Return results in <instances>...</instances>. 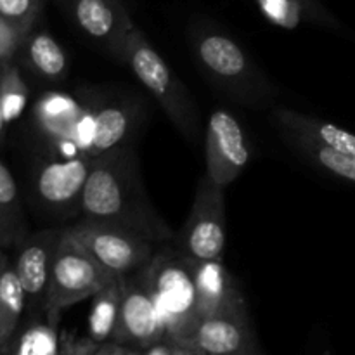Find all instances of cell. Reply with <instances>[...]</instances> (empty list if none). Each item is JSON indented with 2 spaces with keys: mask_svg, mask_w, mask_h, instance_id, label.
Segmentation results:
<instances>
[{
  "mask_svg": "<svg viewBox=\"0 0 355 355\" xmlns=\"http://www.w3.org/2000/svg\"><path fill=\"white\" fill-rule=\"evenodd\" d=\"M198 355H260L248 307L217 312L198 321L189 335Z\"/></svg>",
  "mask_w": 355,
  "mask_h": 355,
  "instance_id": "cell-13",
  "label": "cell"
},
{
  "mask_svg": "<svg viewBox=\"0 0 355 355\" xmlns=\"http://www.w3.org/2000/svg\"><path fill=\"white\" fill-rule=\"evenodd\" d=\"M40 10L42 0H0V17L30 30H33Z\"/></svg>",
  "mask_w": 355,
  "mask_h": 355,
  "instance_id": "cell-26",
  "label": "cell"
},
{
  "mask_svg": "<svg viewBox=\"0 0 355 355\" xmlns=\"http://www.w3.org/2000/svg\"><path fill=\"white\" fill-rule=\"evenodd\" d=\"M189 44L201 71L225 96L250 107L272 103L274 87L229 35L196 24L189 31Z\"/></svg>",
  "mask_w": 355,
  "mask_h": 355,
  "instance_id": "cell-2",
  "label": "cell"
},
{
  "mask_svg": "<svg viewBox=\"0 0 355 355\" xmlns=\"http://www.w3.org/2000/svg\"><path fill=\"white\" fill-rule=\"evenodd\" d=\"M24 59L40 78L47 82H61L69 71V59L64 49L49 31H31L24 42Z\"/></svg>",
  "mask_w": 355,
  "mask_h": 355,
  "instance_id": "cell-19",
  "label": "cell"
},
{
  "mask_svg": "<svg viewBox=\"0 0 355 355\" xmlns=\"http://www.w3.org/2000/svg\"><path fill=\"white\" fill-rule=\"evenodd\" d=\"M142 274L165 321L166 336L189 338L198 322L196 262L166 243L158 246Z\"/></svg>",
  "mask_w": 355,
  "mask_h": 355,
  "instance_id": "cell-4",
  "label": "cell"
},
{
  "mask_svg": "<svg viewBox=\"0 0 355 355\" xmlns=\"http://www.w3.org/2000/svg\"><path fill=\"white\" fill-rule=\"evenodd\" d=\"M272 118L286 141L302 139V141L355 158V135L352 132L343 130L336 125L326 123L305 113H298L290 107H276Z\"/></svg>",
  "mask_w": 355,
  "mask_h": 355,
  "instance_id": "cell-16",
  "label": "cell"
},
{
  "mask_svg": "<svg viewBox=\"0 0 355 355\" xmlns=\"http://www.w3.org/2000/svg\"><path fill=\"white\" fill-rule=\"evenodd\" d=\"M90 163L92 158L83 155L42 159L33 179L38 201L54 214H80V200Z\"/></svg>",
  "mask_w": 355,
  "mask_h": 355,
  "instance_id": "cell-12",
  "label": "cell"
},
{
  "mask_svg": "<svg viewBox=\"0 0 355 355\" xmlns=\"http://www.w3.org/2000/svg\"><path fill=\"white\" fill-rule=\"evenodd\" d=\"M28 96H30V90L21 76L16 62H2L0 66V101H2L7 123H12L23 114L28 104Z\"/></svg>",
  "mask_w": 355,
  "mask_h": 355,
  "instance_id": "cell-25",
  "label": "cell"
},
{
  "mask_svg": "<svg viewBox=\"0 0 355 355\" xmlns=\"http://www.w3.org/2000/svg\"><path fill=\"white\" fill-rule=\"evenodd\" d=\"M68 229L89 250L90 255L114 276H127L144 269L158 246H162L120 225L83 217Z\"/></svg>",
  "mask_w": 355,
  "mask_h": 355,
  "instance_id": "cell-8",
  "label": "cell"
},
{
  "mask_svg": "<svg viewBox=\"0 0 355 355\" xmlns=\"http://www.w3.org/2000/svg\"><path fill=\"white\" fill-rule=\"evenodd\" d=\"M225 231V187L205 175L194 193L189 217L175 234L173 245L194 262L217 260L224 257Z\"/></svg>",
  "mask_w": 355,
  "mask_h": 355,
  "instance_id": "cell-7",
  "label": "cell"
},
{
  "mask_svg": "<svg viewBox=\"0 0 355 355\" xmlns=\"http://www.w3.org/2000/svg\"><path fill=\"white\" fill-rule=\"evenodd\" d=\"M24 312H26V295L14 269V263L7 259L0 270V354L17 335Z\"/></svg>",
  "mask_w": 355,
  "mask_h": 355,
  "instance_id": "cell-21",
  "label": "cell"
},
{
  "mask_svg": "<svg viewBox=\"0 0 355 355\" xmlns=\"http://www.w3.org/2000/svg\"><path fill=\"white\" fill-rule=\"evenodd\" d=\"M61 232L62 229H44L35 234H28V238L19 245L12 262L23 284L26 295V311L31 318L45 314L49 281Z\"/></svg>",
  "mask_w": 355,
  "mask_h": 355,
  "instance_id": "cell-14",
  "label": "cell"
},
{
  "mask_svg": "<svg viewBox=\"0 0 355 355\" xmlns=\"http://www.w3.org/2000/svg\"><path fill=\"white\" fill-rule=\"evenodd\" d=\"M6 262H7V255L2 252V250H0V270H2L3 263H6Z\"/></svg>",
  "mask_w": 355,
  "mask_h": 355,
  "instance_id": "cell-31",
  "label": "cell"
},
{
  "mask_svg": "<svg viewBox=\"0 0 355 355\" xmlns=\"http://www.w3.org/2000/svg\"><path fill=\"white\" fill-rule=\"evenodd\" d=\"M123 64L130 68L141 85L151 94L179 134L186 141L198 142L201 134L200 113L193 96L137 26L128 37Z\"/></svg>",
  "mask_w": 355,
  "mask_h": 355,
  "instance_id": "cell-3",
  "label": "cell"
},
{
  "mask_svg": "<svg viewBox=\"0 0 355 355\" xmlns=\"http://www.w3.org/2000/svg\"><path fill=\"white\" fill-rule=\"evenodd\" d=\"M28 238V222L10 170L0 159V248L19 246Z\"/></svg>",
  "mask_w": 355,
  "mask_h": 355,
  "instance_id": "cell-20",
  "label": "cell"
},
{
  "mask_svg": "<svg viewBox=\"0 0 355 355\" xmlns=\"http://www.w3.org/2000/svg\"><path fill=\"white\" fill-rule=\"evenodd\" d=\"M291 146L298 153L305 156L314 166H318L322 172L335 175L347 182L355 184V158L354 156L342 155V153L331 151L328 148H321L312 142L302 141V139H290Z\"/></svg>",
  "mask_w": 355,
  "mask_h": 355,
  "instance_id": "cell-24",
  "label": "cell"
},
{
  "mask_svg": "<svg viewBox=\"0 0 355 355\" xmlns=\"http://www.w3.org/2000/svg\"><path fill=\"white\" fill-rule=\"evenodd\" d=\"M114 277L118 276L104 269L68 227L62 229L52 263L45 314L62 312L89 300Z\"/></svg>",
  "mask_w": 355,
  "mask_h": 355,
  "instance_id": "cell-5",
  "label": "cell"
},
{
  "mask_svg": "<svg viewBox=\"0 0 355 355\" xmlns=\"http://www.w3.org/2000/svg\"><path fill=\"white\" fill-rule=\"evenodd\" d=\"M248 307L246 298L222 259L196 262L198 321L217 312ZM198 324V322H196Z\"/></svg>",
  "mask_w": 355,
  "mask_h": 355,
  "instance_id": "cell-15",
  "label": "cell"
},
{
  "mask_svg": "<svg viewBox=\"0 0 355 355\" xmlns=\"http://www.w3.org/2000/svg\"><path fill=\"white\" fill-rule=\"evenodd\" d=\"M121 302V276L111 279L92 297L89 315V336L103 343L113 336Z\"/></svg>",
  "mask_w": 355,
  "mask_h": 355,
  "instance_id": "cell-23",
  "label": "cell"
},
{
  "mask_svg": "<svg viewBox=\"0 0 355 355\" xmlns=\"http://www.w3.org/2000/svg\"><path fill=\"white\" fill-rule=\"evenodd\" d=\"M94 106L64 92H45L33 106V125L49 156H89Z\"/></svg>",
  "mask_w": 355,
  "mask_h": 355,
  "instance_id": "cell-6",
  "label": "cell"
},
{
  "mask_svg": "<svg viewBox=\"0 0 355 355\" xmlns=\"http://www.w3.org/2000/svg\"><path fill=\"white\" fill-rule=\"evenodd\" d=\"M99 343L94 342L89 335L87 336H75L73 333H68L61 338L59 345V354L68 355H96Z\"/></svg>",
  "mask_w": 355,
  "mask_h": 355,
  "instance_id": "cell-28",
  "label": "cell"
},
{
  "mask_svg": "<svg viewBox=\"0 0 355 355\" xmlns=\"http://www.w3.org/2000/svg\"><path fill=\"white\" fill-rule=\"evenodd\" d=\"M252 159V148L241 121L227 110H215L205 130V175L227 187L238 179Z\"/></svg>",
  "mask_w": 355,
  "mask_h": 355,
  "instance_id": "cell-10",
  "label": "cell"
},
{
  "mask_svg": "<svg viewBox=\"0 0 355 355\" xmlns=\"http://www.w3.org/2000/svg\"><path fill=\"white\" fill-rule=\"evenodd\" d=\"M80 215L120 225L156 245L175 239V231L146 193L137 151L128 142L92 158L80 200Z\"/></svg>",
  "mask_w": 355,
  "mask_h": 355,
  "instance_id": "cell-1",
  "label": "cell"
},
{
  "mask_svg": "<svg viewBox=\"0 0 355 355\" xmlns=\"http://www.w3.org/2000/svg\"><path fill=\"white\" fill-rule=\"evenodd\" d=\"M78 30L111 58L123 62L128 37L135 28L123 0H61Z\"/></svg>",
  "mask_w": 355,
  "mask_h": 355,
  "instance_id": "cell-11",
  "label": "cell"
},
{
  "mask_svg": "<svg viewBox=\"0 0 355 355\" xmlns=\"http://www.w3.org/2000/svg\"><path fill=\"white\" fill-rule=\"evenodd\" d=\"M30 33V28L19 26V24H14L0 17V64L14 61V55L23 49Z\"/></svg>",
  "mask_w": 355,
  "mask_h": 355,
  "instance_id": "cell-27",
  "label": "cell"
},
{
  "mask_svg": "<svg viewBox=\"0 0 355 355\" xmlns=\"http://www.w3.org/2000/svg\"><path fill=\"white\" fill-rule=\"evenodd\" d=\"M259 9L272 24L281 28H293L300 24H321L338 28V21L319 0H257Z\"/></svg>",
  "mask_w": 355,
  "mask_h": 355,
  "instance_id": "cell-18",
  "label": "cell"
},
{
  "mask_svg": "<svg viewBox=\"0 0 355 355\" xmlns=\"http://www.w3.org/2000/svg\"><path fill=\"white\" fill-rule=\"evenodd\" d=\"M137 125V106L127 101H110L92 111L90 158L127 144Z\"/></svg>",
  "mask_w": 355,
  "mask_h": 355,
  "instance_id": "cell-17",
  "label": "cell"
},
{
  "mask_svg": "<svg viewBox=\"0 0 355 355\" xmlns=\"http://www.w3.org/2000/svg\"><path fill=\"white\" fill-rule=\"evenodd\" d=\"M2 66V64H0ZM7 121H6V114H3V107H2V101H0V144L6 139V128H7Z\"/></svg>",
  "mask_w": 355,
  "mask_h": 355,
  "instance_id": "cell-30",
  "label": "cell"
},
{
  "mask_svg": "<svg viewBox=\"0 0 355 355\" xmlns=\"http://www.w3.org/2000/svg\"><path fill=\"white\" fill-rule=\"evenodd\" d=\"M61 312H47L30 321V324L14 336L2 354L17 355H58L61 338L58 335V324Z\"/></svg>",
  "mask_w": 355,
  "mask_h": 355,
  "instance_id": "cell-22",
  "label": "cell"
},
{
  "mask_svg": "<svg viewBox=\"0 0 355 355\" xmlns=\"http://www.w3.org/2000/svg\"><path fill=\"white\" fill-rule=\"evenodd\" d=\"M165 336V321L146 283L142 269L121 276L120 312L111 338L134 347L144 355L148 347Z\"/></svg>",
  "mask_w": 355,
  "mask_h": 355,
  "instance_id": "cell-9",
  "label": "cell"
},
{
  "mask_svg": "<svg viewBox=\"0 0 355 355\" xmlns=\"http://www.w3.org/2000/svg\"><path fill=\"white\" fill-rule=\"evenodd\" d=\"M137 354H141L137 349H134V347L130 345H125V343L116 342V340L113 338L99 343L96 352V355H137Z\"/></svg>",
  "mask_w": 355,
  "mask_h": 355,
  "instance_id": "cell-29",
  "label": "cell"
}]
</instances>
